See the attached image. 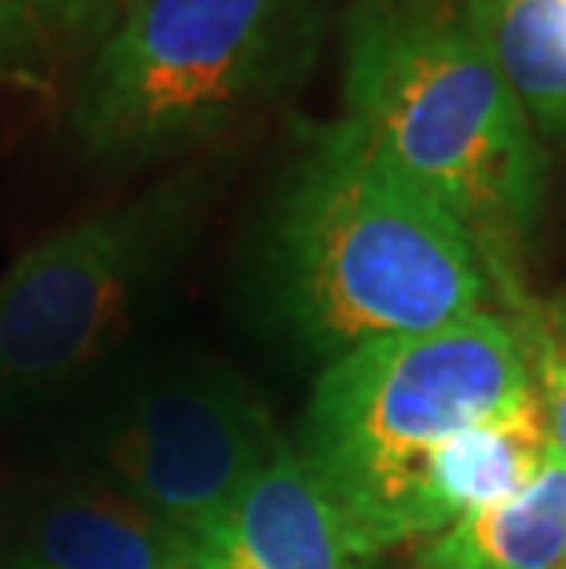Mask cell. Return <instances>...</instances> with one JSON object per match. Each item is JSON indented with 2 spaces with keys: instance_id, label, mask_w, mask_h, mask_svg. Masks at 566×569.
Wrapping results in <instances>:
<instances>
[{
  "instance_id": "cell-1",
  "label": "cell",
  "mask_w": 566,
  "mask_h": 569,
  "mask_svg": "<svg viewBox=\"0 0 566 569\" xmlns=\"http://www.w3.org/2000/svg\"><path fill=\"white\" fill-rule=\"evenodd\" d=\"M342 122L471 236L504 317L534 301L523 258L545 210V148L445 0L349 8Z\"/></svg>"
},
{
  "instance_id": "cell-2",
  "label": "cell",
  "mask_w": 566,
  "mask_h": 569,
  "mask_svg": "<svg viewBox=\"0 0 566 569\" xmlns=\"http://www.w3.org/2000/svg\"><path fill=\"white\" fill-rule=\"evenodd\" d=\"M272 283L295 331L331 360L497 301L471 236L342 118L312 137L284 184Z\"/></svg>"
},
{
  "instance_id": "cell-3",
  "label": "cell",
  "mask_w": 566,
  "mask_h": 569,
  "mask_svg": "<svg viewBox=\"0 0 566 569\" xmlns=\"http://www.w3.org/2000/svg\"><path fill=\"white\" fill-rule=\"evenodd\" d=\"M534 397L504 312L335 357L312 386L298 452L371 555L419 540L427 470L456 433Z\"/></svg>"
},
{
  "instance_id": "cell-4",
  "label": "cell",
  "mask_w": 566,
  "mask_h": 569,
  "mask_svg": "<svg viewBox=\"0 0 566 569\" xmlns=\"http://www.w3.org/2000/svg\"><path fill=\"white\" fill-rule=\"evenodd\" d=\"M312 48V0H129L92 48L70 129L89 159H162L280 96Z\"/></svg>"
},
{
  "instance_id": "cell-5",
  "label": "cell",
  "mask_w": 566,
  "mask_h": 569,
  "mask_svg": "<svg viewBox=\"0 0 566 569\" xmlns=\"http://www.w3.org/2000/svg\"><path fill=\"white\" fill-rule=\"evenodd\" d=\"M185 196L166 184L59 228L0 276V416L78 379L129 317L162 258Z\"/></svg>"
},
{
  "instance_id": "cell-6",
  "label": "cell",
  "mask_w": 566,
  "mask_h": 569,
  "mask_svg": "<svg viewBox=\"0 0 566 569\" xmlns=\"http://www.w3.org/2000/svg\"><path fill=\"white\" fill-rule=\"evenodd\" d=\"M287 441L221 365H185L129 393L103 427L115 486L196 540Z\"/></svg>"
},
{
  "instance_id": "cell-7",
  "label": "cell",
  "mask_w": 566,
  "mask_h": 569,
  "mask_svg": "<svg viewBox=\"0 0 566 569\" xmlns=\"http://www.w3.org/2000/svg\"><path fill=\"white\" fill-rule=\"evenodd\" d=\"M371 562L376 555L291 445L191 540V569H371Z\"/></svg>"
},
{
  "instance_id": "cell-8",
  "label": "cell",
  "mask_w": 566,
  "mask_h": 569,
  "mask_svg": "<svg viewBox=\"0 0 566 569\" xmlns=\"http://www.w3.org/2000/svg\"><path fill=\"white\" fill-rule=\"evenodd\" d=\"M11 569H191V540L115 481H89L30 515Z\"/></svg>"
},
{
  "instance_id": "cell-9",
  "label": "cell",
  "mask_w": 566,
  "mask_h": 569,
  "mask_svg": "<svg viewBox=\"0 0 566 569\" xmlns=\"http://www.w3.org/2000/svg\"><path fill=\"white\" fill-rule=\"evenodd\" d=\"M556 452L537 390L529 401L456 433L427 470L419 500V540L449 529L481 507L519 496Z\"/></svg>"
},
{
  "instance_id": "cell-10",
  "label": "cell",
  "mask_w": 566,
  "mask_h": 569,
  "mask_svg": "<svg viewBox=\"0 0 566 569\" xmlns=\"http://www.w3.org/2000/svg\"><path fill=\"white\" fill-rule=\"evenodd\" d=\"M566 566V463L545 470L504 503L481 507L419 543L416 569H563Z\"/></svg>"
},
{
  "instance_id": "cell-11",
  "label": "cell",
  "mask_w": 566,
  "mask_h": 569,
  "mask_svg": "<svg viewBox=\"0 0 566 569\" xmlns=\"http://www.w3.org/2000/svg\"><path fill=\"white\" fill-rule=\"evenodd\" d=\"M456 16L519 96L537 137L566 140V0H460Z\"/></svg>"
},
{
  "instance_id": "cell-12",
  "label": "cell",
  "mask_w": 566,
  "mask_h": 569,
  "mask_svg": "<svg viewBox=\"0 0 566 569\" xmlns=\"http://www.w3.org/2000/svg\"><path fill=\"white\" fill-rule=\"evenodd\" d=\"M122 11L126 0H0V63L44 70L100 44Z\"/></svg>"
},
{
  "instance_id": "cell-13",
  "label": "cell",
  "mask_w": 566,
  "mask_h": 569,
  "mask_svg": "<svg viewBox=\"0 0 566 569\" xmlns=\"http://www.w3.org/2000/svg\"><path fill=\"white\" fill-rule=\"evenodd\" d=\"M508 320L515 323V331H519L540 411H545L556 452L566 463V357L556 346V338H552L548 323H545V309H540L537 301H529V306H523L519 312H512Z\"/></svg>"
},
{
  "instance_id": "cell-14",
  "label": "cell",
  "mask_w": 566,
  "mask_h": 569,
  "mask_svg": "<svg viewBox=\"0 0 566 569\" xmlns=\"http://www.w3.org/2000/svg\"><path fill=\"white\" fill-rule=\"evenodd\" d=\"M540 309H545L548 331H552V338H556V346L563 349V357H566V290L556 301H552V306H540Z\"/></svg>"
},
{
  "instance_id": "cell-15",
  "label": "cell",
  "mask_w": 566,
  "mask_h": 569,
  "mask_svg": "<svg viewBox=\"0 0 566 569\" xmlns=\"http://www.w3.org/2000/svg\"><path fill=\"white\" fill-rule=\"evenodd\" d=\"M126 4H129V0H126Z\"/></svg>"
},
{
  "instance_id": "cell-16",
  "label": "cell",
  "mask_w": 566,
  "mask_h": 569,
  "mask_svg": "<svg viewBox=\"0 0 566 569\" xmlns=\"http://www.w3.org/2000/svg\"><path fill=\"white\" fill-rule=\"evenodd\" d=\"M563 569H566V566H563Z\"/></svg>"
}]
</instances>
